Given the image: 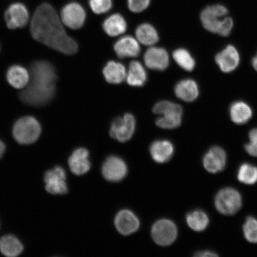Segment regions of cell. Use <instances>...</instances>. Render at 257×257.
<instances>
[{"label":"cell","mask_w":257,"mask_h":257,"mask_svg":"<svg viewBox=\"0 0 257 257\" xmlns=\"http://www.w3.org/2000/svg\"><path fill=\"white\" fill-rule=\"evenodd\" d=\"M31 32L34 40L61 53L73 55L78 52V44L67 35L56 10L48 3L35 11Z\"/></svg>","instance_id":"obj_1"},{"label":"cell","mask_w":257,"mask_h":257,"mask_svg":"<svg viewBox=\"0 0 257 257\" xmlns=\"http://www.w3.org/2000/svg\"><path fill=\"white\" fill-rule=\"evenodd\" d=\"M127 173L126 163L123 160L116 156L109 157L102 166V175L108 181H121L126 176Z\"/></svg>","instance_id":"obj_12"},{"label":"cell","mask_w":257,"mask_h":257,"mask_svg":"<svg viewBox=\"0 0 257 257\" xmlns=\"http://www.w3.org/2000/svg\"><path fill=\"white\" fill-rule=\"evenodd\" d=\"M41 134L39 121L32 116H24L16 121L13 128V136L19 144L29 145L38 140Z\"/></svg>","instance_id":"obj_5"},{"label":"cell","mask_w":257,"mask_h":257,"mask_svg":"<svg viewBox=\"0 0 257 257\" xmlns=\"http://www.w3.org/2000/svg\"><path fill=\"white\" fill-rule=\"evenodd\" d=\"M57 76L53 64L38 60L32 63L30 82L19 95L21 101L27 105L41 106L52 100L56 93Z\"/></svg>","instance_id":"obj_2"},{"label":"cell","mask_w":257,"mask_h":257,"mask_svg":"<svg viewBox=\"0 0 257 257\" xmlns=\"http://www.w3.org/2000/svg\"><path fill=\"white\" fill-rule=\"evenodd\" d=\"M195 256L197 257H215L218 256L217 253L210 251V250H202V251L197 252L195 253Z\"/></svg>","instance_id":"obj_35"},{"label":"cell","mask_w":257,"mask_h":257,"mask_svg":"<svg viewBox=\"0 0 257 257\" xmlns=\"http://www.w3.org/2000/svg\"><path fill=\"white\" fill-rule=\"evenodd\" d=\"M46 191L52 195H64L68 192L65 170L62 167L56 166L48 170L44 175Z\"/></svg>","instance_id":"obj_10"},{"label":"cell","mask_w":257,"mask_h":257,"mask_svg":"<svg viewBox=\"0 0 257 257\" xmlns=\"http://www.w3.org/2000/svg\"><path fill=\"white\" fill-rule=\"evenodd\" d=\"M154 114L162 115L157 118V126L165 130H173L181 126L183 108L181 105L170 101H160L154 105Z\"/></svg>","instance_id":"obj_4"},{"label":"cell","mask_w":257,"mask_h":257,"mask_svg":"<svg viewBox=\"0 0 257 257\" xmlns=\"http://www.w3.org/2000/svg\"><path fill=\"white\" fill-rule=\"evenodd\" d=\"M250 143L257 146V128H253L249 134Z\"/></svg>","instance_id":"obj_36"},{"label":"cell","mask_w":257,"mask_h":257,"mask_svg":"<svg viewBox=\"0 0 257 257\" xmlns=\"http://www.w3.org/2000/svg\"><path fill=\"white\" fill-rule=\"evenodd\" d=\"M144 62L147 67L154 70L164 71L169 65V56L165 48L151 47L144 54Z\"/></svg>","instance_id":"obj_13"},{"label":"cell","mask_w":257,"mask_h":257,"mask_svg":"<svg viewBox=\"0 0 257 257\" xmlns=\"http://www.w3.org/2000/svg\"><path fill=\"white\" fill-rule=\"evenodd\" d=\"M176 63L186 71L191 72L195 67V61L190 53L185 48H178L173 53Z\"/></svg>","instance_id":"obj_29"},{"label":"cell","mask_w":257,"mask_h":257,"mask_svg":"<svg viewBox=\"0 0 257 257\" xmlns=\"http://www.w3.org/2000/svg\"><path fill=\"white\" fill-rule=\"evenodd\" d=\"M71 172L78 176L87 173L91 169V163L89 160V152L85 148H79L74 151L68 160Z\"/></svg>","instance_id":"obj_17"},{"label":"cell","mask_w":257,"mask_h":257,"mask_svg":"<svg viewBox=\"0 0 257 257\" xmlns=\"http://www.w3.org/2000/svg\"><path fill=\"white\" fill-rule=\"evenodd\" d=\"M147 80V73L143 64L138 61H133L130 63L126 81L128 85L134 87L143 86Z\"/></svg>","instance_id":"obj_25"},{"label":"cell","mask_w":257,"mask_h":257,"mask_svg":"<svg viewBox=\"0 0 257 257\" xmlns=\"http://www.w3.org/2000/svg\"><path fill=\"white\" fill-rule=\"evenodd\" d=\"M177 97L186 102H192L198 98L199 89L197 82L191 79H185L177 83L175 87Z\"/></svg>","instance_id":"obj_19"},{"label":"cell","mask_w":257,"mask_h":257,"mask_svg":"<svg viewBox=\"0 0 257 257\" xmlns=\"http://www.w3.org/2000/svg\"><path fill=\"white\" fill-rule=\"evenodd\" d=\"M136 127V120L134 115L131 113L124 114L112 121L110 137L120 143L126 142L133 137Z\"/></svg>","instance_id":"obj_7"},{"label":"cell","mask_w":257,"mask_h":257,"mask_svg":"<svg viewBox=\"0 0 257 257\" xmlns=\"http://www.w3.org/2000/svg\"><path fill=\"white\" fill-rule=\"evenodd\" d=\"M252 64L253 68H254L256 71L257 72V55L253 58Z\"/></svg>","instance_id":"obj_38"},{"label":"cell","mask_w":257,"mask_h":257,"mask_svg":"<svg viewBox=\"0 0 257 257\" xmlns=\"http://www.w3.org/2000/svg\"><path fill=\"white\" fill-rule=\"evenodd\" d=\"M104 78L111 84H119L126 78V70L123 64L110 61L102 70Z\"/></svg>","instance_id":"obj_22"},{"label":"cell","mask_w":257,"mask_h":257,"mask_svg":"<svg viewBox=\"0 0 257 257\" xmlns=\"http://www.w3.org/2000/svg\"><path fill=\"white\" fill-rule=\"evenodd\" d=\"M102 28L109 36L117 37L126 31L127 22L123 16L115 14L105 19L102 24Z\"/></svg>","instance_id":"obj_23"},{"label":"cell","mask_w":257,"mask_h":257,"mask_svg":"<svg viewBox=\"0 0 257 257\" xmlns=\"http://www.w3.org/2000/svg\"><path fill=\"white\" fill-rule=\"evenodd\" d=\"M150 153L156 162H168L174 153V147L172 143L167 140H159L154 142L150 147Z\"/></svg>","instance_id":"obj_20"},{"label":"cell","mask_w":257,"mask_h":257,"mask_svg":"<svg viewBox=\"0 0 257 257\" xmlns=\"http://www.w3.org/2000/svg\"><path fill=\"white\" fill-rule=\"evenodd\" d=\"M227 9L220 5L208 6L202 11L200 18L205 30L222 37L229 36L233 27Z\"/></svg>","instance_id":"obj_3"},{"label":"cell","mask_w":257,"mask_h":257,"mask_svg":"<svg viewBox=\"0 0 257 257\" xmlns=\"http://www.w3.org/2000/svg\"><path fill=\"white\" fill-rule=\"evenodd\" d=\"M242 200L240 193L232 188L221 189L215 198V206L221 214L233 215L242 207Z\"/></svg>","instance_id":"obj_6"},{"label":"cell","mask_w":257,"mask_h":257,"mask_svg":"<svg viewBox=\"0 0 257 257\" xmlns=\"http://www.w3.org/2000/svg\"><path fill=\"white\" fill-rule=\"evenodd\" d=\"M136 35L137 40L147 46L155 45L160 39L158 32L156 29L148 23L138 26L136 31Z\"/></svg>","instance_id":"obj_27"},{"label":"cell","mask_w":257,"mask_h":257,"mask_svg":"<svg viewBox=\"0 0 257 257\" xmlns=\"http://www.w3.org/2000/svg\"><path fill=\"white\" fill-rule=\"evenodd\" d=\"M215 60L221 71L230 73L238 66L240 62L239 54L235 47L229 45L217 54Z\"/></svg>","instance_id":"obj_16"},{"label":"cell","mask_w":257,"mask_h":257,"mask_svg":"<svg viewBox=\"0 0 257 257\" xmlns=\"http://www.w3.org/2000/svg\"><path fill=\"white\" fill-rule=\"evenodd\" d=\"M24 251V245L13 234H6L0 239V252L8 257H15L21 255Z\"/></svg>","instance_id":"obj_24"},{"label":"cell","mask_w":257,"mask_h":257,"mask_svg":"<svg viewBox=\"0 0 257 257\" xmlns=\"http://www.w3.org/2000/svg\"><path fill=\"white\" fill-rule=\"evenodd\" d=\"M244 236L250 243H257V219L249 216L246 218L243 224Z\"/></svg>","instance_id":"obj_31"},{"label":"cell","mask_w":257,"mask_h":257,"mask_svg":"<svg viewBox=\"0 0 257 257\" xmlns=\"http://www.w3.org/2000/svg\"><path fill=\"white\" fill-rule=\"evenodd\" d=\"M114 50L120 59L134 58L140 55L141 47L136 38L127 35L115 42Z\"/></svg>","instance_id":"obj_18"},{"label":"cell","mask_w":257,"mask_h":257,"mask_svg":"<svg viewBox=\"0 0 257 257\" xmlns=\"http://www.w3.org/2000/svg\"><path fill=\"white\" fill-rule=\"evenodd\" d=\"M6 79L9 84L16 89L26 87L30 80V73L21 65H14L9 67L6 73Z\"/></svg>","instance_id":"obj_21"},{"label":"cell","mask_w":257,"mask_h":257,"mask_svg":"<svg viewBox=\"0 0 257 257\" xmlns=\"http://www.w3.org/2000/svg\"><path fill=\"white\" fill-rule=\"evenodd\" d=\"M186 222L192 230L196 232H201L208 226L209 218L204 211L200 210H194L187 214Z\"/></svg>","instance_id":"obj_28"},{"label":"cell","mask_w":257,"mask_h":257,"mask_svg":"<svg viewBox=\"0 0 257 257\" xmlns=\"http://www.w3.org/2000/svg\"><path fill=\"white\" fill-rule=\"evenodd\" d=\"M231 119L237 124H245L252 117V111L249 105L243 101H237L230 108Z\"/></svg>","instance_id":"obj_26"},{"label":"cell","mask_w":257,"mask_h":257,"mask_svg":"<svg viewBox=\"0 0 257 257\" xmlns=\"http://www.w3.org/2000/svg\"><path fill=\"white\" fill-rule=\"evenodd\" d=\"M245 149L247 153L249 155L257 157V146L249 143L245 146Z\"/></svg>","instance_id":"obj_34"},{"label":"cell","mask_w":257,"mask_h":257,"mask_svg":"<svg viewBox=\"0 0 257 257\" xmlns=\"http://www.w3.org/2000/svg\"><path fill=\"white\" fill-rule=\"evenodd\" d=\"M152 235L154 242L159 245L168 246L176 239L178 229L172 221L162 219L153 225Z\"/></svg>","instance_id":"obj_8"},{"label":"cell","mask_w":257,"mask_h":257,"mask_svg":"<svg viewBox=\"0 0 257 257\" xmlns=\"http://www.w3.org/2000/svg\"><path fill=\"white\" fill-rule=\"evenodd\" d=\"M227 156L221 147L215 146L211 148L205 154L203 165L205 170L211 173L222 171L226 166Z\"/></svg>","instance_id":"obj_14"},{"label":"cell","mask_w":257,"mask_h":257,"mask_svg":"<svg viewBox=\"0 0 257 257\" xmlns=\"http://www.w3.org/2000/svg\"><path fill=\"white\" fill-rule=\"evenodd\" d=\"M128 9L134 13H141L150 6L151 0H127Z\"/></svg>","instance_id":"obj_33"},{"label":"cell","mask_w":257,"mask_h":257,"mask_svg":"<svg viewBox=\"0 0 257 257\" xmlns=\"http://www.w3.org/2000/svg\"><path fill=\"white\" fill-rule=\"evenodd\" d=\"M6 151V146L4 143L1 140H0V159L2 158L3 155L5 153Z\"/></svg>","instance_id":"obj_37"},{"label":"cell","mask_w":257,"mask_h":257,"mask_svg":"<svg viewBox=\"0 0 257 257\" xmlns=\"http://www.w3.org/2000/svg\"><path fill=\"white\" fill-rule=\"evenodd\" d=\"M86 15L83 6L77 2H71L64 6L61 11L63 23L72 30H78L83 27Z\"/></svg>","instance_id":"obj_9"},{"label":"cell","mask_w":257,"mask_h":257,"mask_svg":"<svg viewBox=\"0 0 257 257\" xmlns=\"http://www.w3.org/2000/svg\"><path fill=\"white\" fill-rule=\"evenodd\" d=\"M6 25L10 30L23 28L28 24L29 12L25 5L15 3L9 6L5 12Z\"/></svg>","instance_id":"obj_11"},{"label":"cell","mask_w":257,"mask_h":257,"mask_svg":"<svg viewBox=\"0 0 257 257\" xmlns=\"http://www.w3.org/2000/svg\"><path fill=\"white\" fill-rule=\"evenodd\" d=\"M114 223L118 232L126 236L137 232L140 225L136 215L128 210L118 212L115 217Z\"/></svg>","instance_id":"obj_15"},{"label":"cell","mask_w":257,"mask_h":257,"mask_svg":"<svg viewBox=\"0 0 257 257\" xmlns=\"http://www.w3.org/2000/svg\"><path fill=\"white\" fill-rule=\"evenodd\" d=\"M237 179L246 185H253L257 182V168L249 163L240 166L237 172Z\"/></svg>","instance_id":"obj_30"},{"label":"cell","mask_w":257,"mask_h":257,"mask_svg":"<svg viewBox=\"0 0 257 257\" xmlns=\"http://www.w3.org/2000/svg\"><path fill=\"white\" fill-rule=\"evenodd\" d=\"M90 8L96 15L105 14L112 7V0H88Z\"/></svg>","instance_id":"obj_32"}]
</instances>
